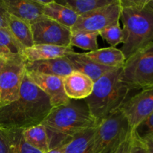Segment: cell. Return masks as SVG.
<instances>
[{"label":"cell","instance_id":"cell-6","mask_svg":"<svg viewBox=\"0 0 153 153\" xmlns=\"http://www.w3.org/2000/svg\"><path fill=\"white\" fill-rule=\"evenodd\" d=\"M122 80L132 91L153 85V42L126 60Z\"/></svg>","mask_w":153,"mask_h":153},{"label":"cell","instance_id":"cell-8","mask_svg":"<svg viewBox=\"0 0 153 153\" xmlns=\"http://www.w3.org/2000/svg\"><path fill=\"white\" fill-rule=\"evenodd\" d=\"M121 10L120 0H116L108 5L79 16L71 31L99 33L107 27L120 23Z\"/></svg>","mask_w":153,"mask_h":153},{"label":"cell","instance_id":"cell-11","mask_svg":"<svg viewBox=\"0 0 153 153\" xmlns=\"http://www.w3.org/2000/svg\"><path fill=\"white\" fill-rule=\"evenodd\" d=\"M26 75L36 86L47 95L52 108L64 105L70 101L64 91L63 78L28 71Z\"/></svg>","mask_w":153,"mask_h":153},{"label":"cell","instance_id":"cell-19","mask_svg":"<svg viewBox=\"0 0 153 153\" xmlns=\"http://www.w3.org/2000/svg\"><path fill=\"white\" fill-rule=\"evenodd\" d=\"M7 24L8 29L24 49L34 46V43L31 24L10 14L7 19Z\"/></svg>","mask_w":153,"mask_h":153},{"label":"cell","instance_id":"cell-33","mask_svg":"<svg viewBox=\"0 0 153 153\" xmlns=\"http://www.w3.org/2000/svg\"><path fill=\"white\" fill-rule=\"evenodd\" d=\"M143 140L144 142L148 153H153V133L145 137Z\"/></svg>","mask_w":153,"mask_h":153},{"label":"cell","instance_id":"cell-22","mask_svg":"<svg viewBox=\"0 0 153 153\" xmlns=\"http://www.w3.org/2000/svg\"><path fill=\"white\" fill-rule=\"evenodd\" d=\"M115 1L116 0H58L56 1L69 7L76 14L81 16L108 5Z\"/></svg>","mask_w":153,"mask_h":153},{"label":"cell","instance_id":"cell-16","mask_svg":"<svg viewBox=\"0 0 153 153\" xmlns=\"http://www.w3.org/2000/svg\"><path fill=\"white\" fill-rule=\"evenodd\" d=\"M67 57L71 63L74 70L86 75L94 82L98 80L108 72L114 70L113 68L105 67L92 61L86 56L85 52L79 53L75 52Z\"/></svg>","mask_w":153,"mask_h":153},{"label":"cell","instance_id":"cell-35","mask_svg":"<svg viewBox=\"0 0 153 153\" xmlns=\"http://www.w3.org/2000/svg\"><path fill=\"white\" fill-rule=\"evenodd\" d=\"M148 5L153 9V0H149V1H148Z\"/></svg>","mask_w":153,"mask_h":153},{"label":"cell","instance_id":"cell-12","mask_svg":"<svg viewBox=\"0 0 153 153\" xmlns=\"http://www.w3.org/2000/svg\"><path fill=\"white\" fill-rule=\"evenodd\" d=\"M7 13L31 25L44 17L43 6L35 0H1Z\"/></svg>","mask_w":153,"mask_h":153},{"label":"cell","instance_id":"cell-28","mask_svg":"<svg viewBox=\"0 0 153 153\" xmlns=\"http://www.w3.org/2000/svg\"><path fill=\"white\" fill-rule=\"evenodd\" d=\"M128 153H148L144 142L133 132L132 129Z\"/></svg>","mask_w":153,"mask_h":153},{"label":"cell","instance_id":"cell-29","mask_svg":"<svg viewBox=\"0 0 153 153\" xmlns=\"http://www.w3.org/2000/svg\"><path fill=\"white\" fill-rule=\"evenodd\" d=\"M149 0H120L121 8H131L147 4Z\"/></svg>","mask_w":153,"mask_h":153},{"label":"cell","instance_id":"cell-23","mask_svg":"<svg viewBox=\"0 0 153 153\" xmlns=\"http://www.w3.org/2000/svg\"><path fill=\"white\" fill-rule=\"evenodd\" d=\"M24 48L16 40L10 30L0 29V57L10 58L15 55H22Z\"/></svg>","mask_w":153,"mask_h":153},{"label":"cell","instance_id":"cell-2","mask_svg":"<svg viewBox=\"0 0 153 153\" xmlns=\"http://www.w3.org/2000/svg\"><path fill=\"white\" fill-rule=\"evenodd\" d=\"M41 124L47 131L50 150L65 146L79 134L98 126L84 100H70L67 104L54 108Z\"/></svg>","mask_w":153,"mask_h":153},{"label":"cell","instance_id":"cell-32","mask_svg":"<svg viewBox=\"0 0 153 153\" xmlns=\"http://www.w3.org/2000/svg\"><path fill=\"white\" fill-rule=\"evenodd\" d=\"M131 130L129 134L127 135V137L124 139L123 141L120 145L119 148L117 149V152L115 153H128L129 150L130 143H131Z\"/></svg>","mask_w":153,"mask_h":153},{"label":"cell","instance_id":"cell-24","mask_svg":"<svg viewBox=\"0 0 153 153\" xmlns=\"http://www.w3.org/2000/svg\"><path fill=\"white\" fill-rule=\"evenodd\" d=\"M99 33L97 32H81L71 31L70 46H76L84 50L92 52L99 49L97 39Z\"/></svg>","mask_w":153,"mask_h":153},{"label":"cell","instance_id":"cell-31","mask_svg":"<svg viewBox=\"0 0 153 153\" xmlns=\"http://www.w3.org/2000/svg\"><path fill=\"white\" fill-rule=\"evenodd\" d=\"M0 153H10L8 141L3 130L0 128Z\"/></svg>","mask_w":153,"mask_h":153},{"label":"cell","instance_id":"cell-10","mask_svg":"<svg viewBox=\"0 0 153 153\" xmlns=\"http://www.w3.org/2000/svg\"><path fill=\"white\" fill-rule=\"evenodd\" d=\"M130 128L134 129L153 112V85L139 91L130 97L121 108Z\"/></svg>","mask_w":153,"mask_h":153},{"label":"cell","instance_id":"cell-20","mask_svg":"<svg viewBox=\"0 0 153 153\" xmlns=\"http://www.w3.org/2000/svg\"><path fill=\"white\" fill-rule=\"evenodd\" d=\"M22 136L28 144L40 152L46 153L50 150L47 131L42 124L23 129Z\"/></svg>","mask_w":153,"mask_h":153},{"label":"cell","instance_id":"cell-7","mask_svg":"<svg viewBox=\"0 0 153 153\" xmlns=\"http://www.w3.org/2000/svg\"><path fill=\"white\" fill-rule=\"evenodd\" d=\"M25 73V60L22 55L0 57V108L17 100Z\"/></svg>","mask_w":153,"mask_h":153},{"label":"cell","instance_id":"cell-30","mask_svg":"<svg viewBox=\"0 0 153 153\" xmlns=\"http://www.w3.org/2000/svg\"><path fill=\"white\" fill-rule=\"evenodd\" d=\"M8 16L9 13L5 10L0 0V29L8 28V24H7Z\"/></svg>","mask_w":153,"mask_h":153},{"label":"cell","instance_id":"cell-9","mask_svg":"<svg viewBox=\"0 0 153 153\" xmlns=\"http://www.w3.org/2000/svg\"><path fill=\"white\" fill-rule=\"evenodd\" d=\"M31 28L34 44L70 46L71 30L46 16L31 24Z\"/></svg>","mask_w":153,"mask_h":153},{"label":"cell","instance_id":"cell-13","mask_svg":"<svg viewBox=\"0 0 153 153\" xmlns=\"http://www.w3.org/2000/svg\"><path fill=\"white\" fill-rule=\"evenodd\" d=\"M63 84L66 95L70 100H82L91 95L94 82L86 75L74 70L63 78Z\"/></svg>","mask_w":153,"mask_h":153},{"label":"cell","instance_id":"cell-14","mask_svg":"<svg viewBox=\"0 0 153 153\" xmlns=\"http://www.w3.org/2000/svg\"><path fill=\"white\" fill-rule=\"evenodd\" d=\"M25 70L28 72H34L61 78H64L74 71L67 57L43 61H25Z\"/></svg>","mask_w":153,"mask_h":153},{"label":"cell","instance_id":"cell-27","mask_svg":"<svg viewBox=\"0 0 153 153\" xmlns=\"http://www.w3.org/2000/svg\"><path fill=\"white\" fill-rule=\"evenodd\" d=\"M133 132L140 139L143 140L146 137L153 133V112L148 115L134 129Z\"/></svg>","mask_w":153,"mask_h":153},{"label":"cell","instance_id":"cell-26","mask_svg":"<svg viewBox=\"0 0 153 153\" xmlns=\"http://www.w3.org/2000/svg\"><path fill=\"white\" fill-rule=\"evenodd\" d=\"M99 36L105 40L111 47H116L117 45L123 43V29L120 23L107 27L99 32Z\"/></svg>","mask_w":153,"mask_h":153},{"label":"cell","instance_id":"cell-17","mask_svg":"<svg viewBox=\"0 0 153 153\" xmlns=\"http://www.w3.org/2000/svg\"><path fill=\"white\" fill-rule=\"evenodd\" d=\"M85 55L97 64L113 69L122 68L126 62L121 49L111 46L85 52Z\"/></svg>","mask_w":153,"mask_h":153},{"label":"cell","instance_id":"cell-21","mask_svg":"<svg viewBox=\"0 0 153 153\" xmlns=\"http://www.w3.org/2000/svg\"><path fill=\"white\" fill-rule=\"evenodd\" d=\"M1 128L8 141L10 153H43L25 141L22 136V130Z\"/></svg>","mask_w":153,"mask_h":153},{"label":"cell","instance_id":"cell-1","mask_svg":"<svg viewBox=\"0 0 153 153\" xmlns=\"http://www.w3.org/2000/svg\"><path fill=\"white\" fill-rule=\"evenodd\" d=\"M52 109L50 100L25 73L16 100L0 108V128L23 130L41 124Z\"/></svg>","mask_w":153,"mask_h":153},{"label":"cell","instance_id":"cell-4","mask_svg":"<svg viewBox=\"0 0 153 153\" xmlns=\"http://www.w3.org/2000/svg\"><path fill=\"white\" fill-rule=\"evenodd\" d=\"M120 20L123 34L121 51L127 60L153 42V9L148 3L140 7L122 8Z\"/></svg>","mask_w":153,"mask_h":153},{"label":"cell","instance_id":"cell-25","mask_svg":"<svg viewBox=\"0 0 153 153\" xmlns=\"http://www.w3.org/2000/svg\"><path fill=\"white\" fill-rule=\"evenodd\" d=\"M96 128L97 126L74 137L64 146L63 153H88V146L95 132Z\"/></svg>","mask_w":153,"mask_h":153},{"label":"cell","instance_id":"cell-15","mask_svg":"<svg viewBox=\"0 0 153 153\" xmlns=\"http://www.w3.org/2000/svg\"><path fill=\"white\" fill-rule=\"evenodd\" d=\"M73 52L75 51L71 46L34 44L31 47L24 49L22 55L25 61H37L67 57Z\"/></svg>","mask_w":153,"mask_h":153},{"label":"cell","instance_id":"cell-3","mask_svg":"<svg viewBox=\"0 0 153 153\" xmlns=\"http://www.w3.org/2000/svg\"><path fill=\"white\" fill-rule=\"evenodd\" d=\"M122 68L111 70L96 81L91 94L84 100L98 125L121 110L130 98L132 91L123 82Z\"/></svg>","mask_w":153,"mask_h":153},{"label":"cell","instance_id":"cell-34","mask_svg":"<svg viewBox=\"0 0 153 153\" xmlns=\"http://www.w3.org/2000/svg\"><path fill=\"white\" fill-rule=\"evenodd\" d=\"M64 146H60V147H57L55 148V149H51V150H49V152L46 153H63L64 152Z\"/></svg>","mask_w":153,"mask_h":153},{"label":"cell","instance_id":"cell-5","mask_svg":"<svg viewBox=\"0 0 153 153\" xmlns=\"http://www.w3.org/2000/svg\"><path fill=\"white\" fill-rule=\"evenodd\" d=\"M131 128L121 110L97 126L88 153H115Z\"/></svg>","mask_w":153,"mask_h":153},{"label":"cell","instance_id":"cell-18","mask_svg":"<svg viewBox=\"0 0 153 153\" xmlns=\"http://www.w3.org/2000/svg\"><path fill=\"white\" fill-rule=\"evenodd\" d=\"M44 16L67 27L71 28L77 21L79 15L69 7L59 4L55 0H52L49 4L43 7Z\"/></svg>","mask_w":153,"mask_h":153}]
</instances>
